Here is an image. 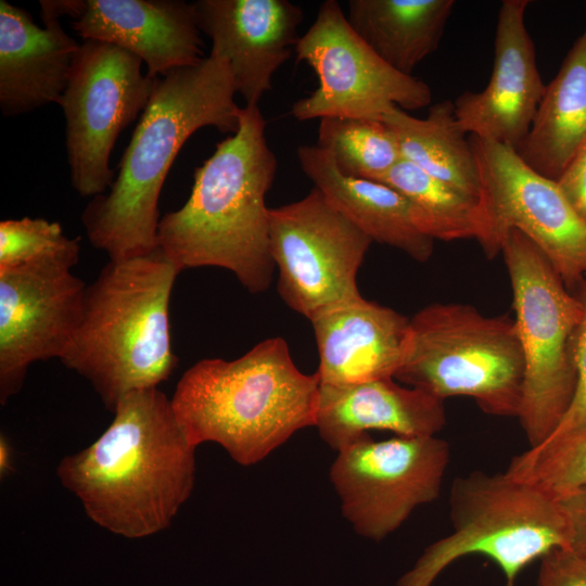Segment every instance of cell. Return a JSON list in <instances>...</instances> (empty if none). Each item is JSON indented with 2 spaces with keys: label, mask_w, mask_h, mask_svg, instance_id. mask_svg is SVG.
I'll return each mask as SVG.
<instances>
[{
  "label": "cell",
  "mask_w": 586,
  "mask_h": 586,
  "mask_svg": "<svg viewBox=\"0 0 586 586\" xmlns=\"http://www.w3.org/2000/svg\"><path fill=\"white\" fill-rule=\"evenodd\" d=\"M107 429L56 475L99 526L141 538L167 528L190 497L195 449L158 387L125 395Z\"/></svg>",
  "instance_id": "6da1fadb"
},
{
  "label": "cell",
  "mask_w": 586,
  "mask_h": 586,
  "mask_svg": "<svg viewBox=\"0 0 586 586\" xmlns=\"http://www.w3.org/2000/svg\"><path fill=\"white\" fill-rule=\"evenodd\" d=\"M229 63L213 53L155 79L109 190L81 213L89 242L111 260L158 249V199L167 174L187 140L200 128L235 133L241 107Z\"/></svg>",
  "instance_id": "7a4b0ae2"
},
{
  "label": "cell",
  "mask_w": 586,
  "mask_h": 586,
  "mask_svg": "<svg viewBox=\"0 0 586 586\" xmlns=\"http://www.w3.org/2000/svg\"><path fill=\"white\" fill-rule=\"evenodd\" d=\"M277 167L259 106L241 107L238 131L195 168L187 202L161 217L160 251L179 272L220 267L251 293L267 290L275 264L266 195Z\"/></svg>",
  "instance_id": "3957f363"
},
{
  "label": "cell",
  "mask_w": 586,
  "mask_h": 586,
  "mask_svg": "<svg viewBox=\"0 0 586 586\" xmlns=\"http://www.w3.org/2000/svg\"><path fill=\"white\" fill-rule=\"evenodd\" d=\"M320 380L303 373L281 336L243 356L201 359L181 375L175 415L189 441L219 444L239 464L265 459L297 431L315 426Z\"/></svg>",
  "instance_id": "277c9868"
},
{
  "label": "cell",
  "mask_w": 586,
  "mask_h": 586,
  "mask_svg": "<svg viewBox=\"0 0 586 586\" xmlns=\"http://www.w3.org/2000/svg\"><path fill=\"white\" fill-rule=\"evenodd\" d=\"M179 273L157 249L110 259L86 288L61 361L84 377L112 412L125 395L158 387L177 367L169 304Z\"/></svg>",
  "instance_id": "5b68a950"
},
{
  "label": "cell",
  "mask_w": 586,
  "mask_h": 586,
  "mask_svg": "<svg viewBox=\"0 0 586 586\" xmlns=\"http://www.w3.org/2000/svg\"><path fill=\"white\" fill-rule=\"evenodd\" d=\"M449 514L453 531L425 547L396 586H432L447 566L472 555L491 559L505 574L506 586H515L526 565L571 546L559 499L507 471L456 477Z\"/></svg>",
  "instance_id": "8992f818"
},
{
  "label": "cell",
  "mask_w": 586,
  "mask_h": 586,
  "mask_svg": "<svg viewBox=\"0 0 586 586\" xmlns=\"http://www.w3.org/2000/svg\"><path fill=\"white\" fill-rule=\"evenodd\" d=\"M394 379L445 400L472 398L496 417L519 416L525 362L514 319L459 303H434L410 318Z\"/></svg>",
  "instance_id": "52a82bcc"
},
{
  "label": "cell",
  "mask_w": 586,
  "mask_h": 586,
  "mask_svg": "<svg viewBox=\"0 0 586 586\" xmlns=\"http://www.w3.org/2000/svg\"><path fill=\"white\" fill-rule=\"evenodd\" d=\"M501 253L525 362L518 418L532 448L553 433L572 402L575 337L584 311L548 258L521 231L509 230Z\"/></svg>",
  "instance_id": "ba28073f"
},
{
  "label": "cell",
  "mask_w": 586,
  "mask_h": 586,
  "mask_svg": "<svg viewBox=\"0 0 586 586\" xmlns=\"http://www.w3.org/2000/svg\"><path fill=\"white\" fill-rule=\"evenodd\" d=\"M142 60L118 46L86 40L72 64L59 104L73 189L84 198L105 193L115 179L110 156L120 132L146 107L155 79Z\"/></svg>",
  "instance_id": "9c48e42d"
},
{
  "label": "cell",
  "mask_w": 586,
  "mask_h": 586,
  "mask_svg": "<svg viewBox=\"0 0 586 586\" xmlns=\"http://www.w3.org/2000/svg\"><path fill=\"white\" fill-rule=\"evenodd\" d=\"M482 180L481 206L488 258L501 253L511 229L521 231L548 258L573 291L586 277V221L556 180L531 168L507 145L469 136Z\"/></svg>",
  "instance_id": "30bf717a"
},
{
  "label": "cell",
  "mask_w": 586,
  "mask_h": 586,
  "mask_svg": "<svg viewBox=\"0 0 586 586\" xmlns=\"http://www.w3.org/2000/svg\"><path fill=\"white\" fill-rule=\"evenodd\" d=\"M449 460V444L436 436L377 441L366 433L336 451L330 481L353 530L380 542L438 498Z\"/></svg>",
  "instance_id": "8fae6325"
},
{
  "label": "cell",
  "mask_w": 586,
  "mask_h": 586,
  "mask_svg": "<svg viewBox=\"0 0 586 586\" xmlns=\"http://www.w3.org/2000/svg\"><path fill=\"white\" fill-rule=\"evenodd\" d=\"M371 243L316 187L298 201L269 208L279 294L309 321L361 296L356 277Z\"/></svg>",
  "instance_id": "7c38bea8"
},
{
  "label": "cell",
  "mask_w": 586,
  "mask_h": 586,
  "mask_svg": "<svg viewBox=\"0 0 586 586\" xmlns=\"http://www.w3.org/2000/svg\"><path fill=\"white\" fill-rule=\"evenodd\" d=\"M297 61L316 73L318 87L297 100V120L324 117L381 119L393 106L419 110L432 102L426 82L381 60L352 29L340 3L323 1L295 47Z\"/></svg>",
  "instance_id": "4fadbf2b"
},
{
  "label": "cell",
  "mask_w": 586,
  "mask_h": 586,
  "mask_svg": "<svg viewBox=\"0 0 586 586\" xmlns=\"http://www.w3.org/2000/svg\"><path fill=\"white\" fill-rule=\"evenodd\" d=\"M87 284L55 264L0 268V403L36 361L61 358L76 330Z\"/></svg>",
  "instance_id": "5bb4252c"
},
{
  "label": "cell",
  "mask_w": 586,
  "mask_h": 586,
  "mask_svg": "<svg viewBox=\"0 0 586 586\" xmlns=\"http://www.w3.org/2000/svg\"><path fill=\"white\" fill-rule=\"evenodd\" d=\"M530 3L501 2L488 84L482 91H464L454 101L457 118L469 136L515 151L527 137L546 90L525 26Z\"/></svg>",
  "instance_id": "9a60e30c"
},
{
  "label": "cell",
  "mask_w": 586,
  "mask_h": 586,
  "mask_svg": "<svg viewBox=\"0 0 586 586\" xmlns=\"http://www.w3.org/2000/svg\"><path fill=\"white\" fill-rule=\"evenodd\" d=\"M193 7L211 53L229 63L235 92L245 105H258L295 51L302 8L288 0H198Z\"/></svg>",
  "instance_id": "2e32d148"
},
{
  "label": "cell",
  "mask_w": 586,
  "mask_h": 586,
  "mask_svg": "<svg viewBox=\"0 0 586 586\" xmlns=\"http://www.w3.org/2000/svg\"><path fill=\"white\" fill-rule=\"evenodd\" d=\"M65 8L84 41H102L132 52L146 65L151 78L203 59L193 2L65 0Z\"/></svg>",
  "instance_id": "e0dca14e"
},
{
  "label": "cell",
  "mask_w": 586,
  "mask_h": 586,
  "mask_svg": "<svg viewBox=\"0 0 586 586\" xmlns=\"http://www.w3.org/2000/svg\"><path fill=\"white\" fill-rule=\"evenodd\" d=\"M39 27L24 9L0 0V110L5 117L58 103L80 44L61 25V0H41Z\"/></svg>",
  "instance_id": "ac0fdd59"
},
{
  "label": "cell",
  "mask_w": 586,
  "mask_h": 586,
  "mask_svg": "<svg viewBox=\"0 0 586 586\" xmlns=\"http://www.w3.org/2000/svg\"><path fill=\"white\" fill-rule=\"evenodd\" d=\"M310 322L320 384L394 379L407 348L410 318L360 296L321 311Z\"/></svg>",
  "instance_id": "d6986e66"
},
{
  "label": "cell",
  "mask_w": 586,
  "mask_h": 586,
  "mask_svg": "<svg viewBox=\"0 0 586 586\" xmlns=\"http://www.w3.org/2000/svg\"><path fill=\"white\" fill-rule=\"evenodd\" d=\"M446 423L444 400L385 378L355 384H320L315 426L339 451L371 430L396 436H435Z\"/></svg>",
  "instance_id": "ffe728a7"
},
{
  "label": "cell",
  "mask_w": 586,
  "mask_h": 586,
  "mask_svg": "<svg viewBox=\"0 0 586 586\" xmlns=\"http://www.w3.org/2000/svg\"><path fill=\"white\" fill-rule=\"evenodd\" d=\"M297 158L314 187L372 242L398 249L420 263L430 259L434 240L417 227L412 206L404 195L385 183L341 174L316 144L301 145Z\"/></svg>",
  "instance_id": "44dd1931"
},
{
  "label": "cell",
  "mask_w": 586,
  "mask_h": 586,
  "mask_svg": "<svg viewBox=\"0 0 586 586\" xmlns=\"http://www.w3.org/2000/svg\"><path fill=\"white\" fill-rule=\"evenodd\" d=\"M586 142V26L546 85L520 157L538 174L558 180Z\"/></svg>",
  "instance_id": "7402d4cb"
},
{
  "label": "cell",
  "mask_w": 586,
  "mask_h": 586,
  "mask_svg": "<svg viewBox=\"0 0 586 586\" xmlns=\"http://www.w3.org/2000/svg\"><path fill=\"white\" fill-rule=\"evenodd\" d=\"M454 0H349L347 22L386 64L412 76L438 48Z\"/></svg>",
  "instance_id": "603a6c76"
},
{
  "label": "cell",
  "mask_w": 586,
  "mask_h": 586,
  "mask_svg": "<svg viewBox=\"0 0 586 586\" xmlns=\"http://www.w3.org/2000/svg\"><path fill=\"white\" fill-rule=\"evenodd\" d=\"M381 119L395 133L404 160L481 202L483 187L477 162L453 101L431 105L424 118L393 106Z\"/></svg>",
  "instance_id": "cb8c5ba5"
},
{
  "label": "cell",
  "mask_w": 586,
  "mask_h": 586,
  "mask_svg": "<svg viewBox=\"0 0 586 586\" xmlns=\"http://www.w3.org/2000/svg\"><path fill=\"white\" fill-rule=\"evenodd\" d=\"M412 206L417 227L433 240L474 239L481 245L485 218L481 202L429 176L402 158L382 179Z\"/></svg>",
  "instance_id": "d4e9b609"
},
{
  "label": "cell",
  "mask_w": 586,
  "mask_h": 586,
  "mask_svg": "<svg viewBox=\"0 0 586 586\" xmlns=\"http://www.w3.org/2000/svg\"><path fill=\"white\" fill-rule=\"evenodd\" d=\"M316 145L341 174L378 182L403 158L395 133L382 119L321 118Z\"/></svg>",
  "instance_id": "484cf974"
},
{
  "label": "cell",
  "mask_w": 586,
  "mask_h": 586,
  "mask_svg": "<svg viewBox=\"0 0 586 586\" xmlns=\"http://www.w3.org/2000/svg\"><path fill=\"white\" fill-rule=\"evenodd\" d=\"M536 484L557 499L586 483V426L548 445L513 457L506 470Z\"/></svg>",
  "instance_id": "4316f807"
},
{
  "label": "cell",
  "mask_w": 586,
  "mask_h": 586,
  "mask_svg": "<svg viewBox=\"0 0 586 586\" xmlns=\"http://www.w3.org/2000/svg\"><path fill=\"white\" fill-rule=\"evenodd\" d=\"M79 254V239L67 237L58 221L30 217L0 221V268L55 264L72 269Z\"/></svg>",
  "instance_id": "83f0119b"
},
{
  "label": "cell",
  "mask_w": 586,
  "mask_h": 586,
  "mask_svg": "<svg viewBox=\"0 0 586 586\" xmlns=\"http://www.w3.org/2000/svg\"><path fill=\"white\" fill-rule=\"evenodd\" d=\"M572 292L581 302L584 311L582 322L576 333L574 346L576 367L575 392L570 407L561 422L553 433L540 445L556 443L586 426V277Z\"/></svg>",
  "instance_id": "f1b7e54d"
},
{
  "label": "cell",
  "mask_w": 586,
  "mask_h": 586,
  "mask_svg": "<svg viewBox=\"0 0 586 586\" xmlns=\"http://www.w3.org/2000/svg\"><path fill=\"white\" fill-rule=\"evenodd\" d=\"M536 586H586V553L571 547L540 559Z\"/></svg>",
  "instance_id": "f546056e"
},
{
  "label": "cell",
  "mask_w": 586,
  "mask_h": 586,
  "mask_svg": "<svg viewBox=\"0 0 586 586\" xmlns=\"http://www.w3.org/2000/svg\"><path fill=\"white\" fill-rule=\"evenodd\" d=\"M557 183L575 212L586 221V142L568 164Z\"/></svg>",
  "instance_id": "4dcf8cb0"
},
{
  "label": "cell",
  "mask_w": 586,
  "mask_h": 586,
  "mask_svg": "<svg viewBox=\"0 0 586 586\" xmlns=\"http://www.w3.org/2000/svg\"><path fill=\"white\" fill-rule=\"evenodd\" d=\"M559 501L570 525V547L586 553V483L559 498Z\"/></svg>",
  "instance_id": "1f68e13d"
},
{
  "label": "cell",
  "mask_w": 586,
  "mask_h": 586,
  "mask_svg": "<svg viewBox=\"0 0 586 586\" xmlns=\"http://www.w3.org/2000/svg\"><path fill=\"white\" fill-rule=\"evenodd\" d=\"M12 449L8 438L2 434L0 437V473L7 475L12 468Z\"/></svg>",
  "instance_id": "d6a6232c"
}]
</instances>
